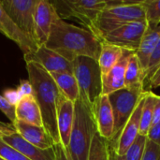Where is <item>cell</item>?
Here are the masks:
<instances>
[{
    "label": "cell",
    "mask_w": 160,
    "mask_h": 160,
    "mask_svg": "<svg viewBox=\"0 0 160 160\" xmlns=\"http://www.w3.org/2000/svg\"><path fill=\"white\" fill-rule=\"evenodd\" d=\"M158 96L154 94L152 91H145L144 102L142 111L141 116V126H140V135L146 136L152 127L153 124V115L154 109L157 102Z\"/></svg>",
    "instance_id": "603a6c76"
},
{
    "label": "cell",
    "mask_w": 160,
    "mask_h": 160,
    "mask_svg": "<svg viewBox=\"0 0 160 160\" xmlns=\"http://www.w3.org/2000/svg\"><path fill=\"white\" fill-rule=\"evenodd\" d=\"M144 82V73L135 52H132L128 60L126 68V86Z\"/></svg>",
    "instance_id": "cb8c5ba5"
},
{
    "label": "cell",
    "mask_w": 160,
    "mask_h": 160,
    "mask_svg": "<svg viewBox=\"0 0 160 160\" xmlns=\"http://www.w3.org/2000/svg\"><path fill=\"white\" fill-rule=\"evenodd\" d=\"M87 160H111L110 141L101 137L98 132H97L92 141Z\"/></svg>",
    "instance_id": "d4e9b609"
},
{
    "label": "cell",
    "mask_w": 160,
    "mask_h": 160,
    "mask_svg": "<svg viewBox=\"0 0 160 160\" xmlns=\"http://www.w3.org/2000/svg\"><path fill=\"white\" fill-rule=\"evenodd\" d=\"M148 138L146 136H142L138 135L134 142L130 145V147L128 149V151L125 154V158L126 160H142L144 151H145V146L147 142Z\"/></svg>",
    "instance_id": "4316f807"
},
{
    "label": "cell",
    "mask_w": 160,
    "mask_h": 160,
    "mask_svg": "<svg viewBox=\"0 0 160 160\" xmlns=\"http://www.w3.org/2000/svg\"><path fill=\"white\" fill-rule=\"evenodd\" d=\"M144 92L143 83H137L130 86H125L124 88L108 95L114 117V134L112 141L118 137L124 128Z\"/></svg>",
    "instance_id": "8992f818"
},
{
    "label": "cell",
    "mask_w": 160,
    "mask_h": 160,
    "mask_svg": "<svg viewBox=\"0 0 160 160\" xmlns=\"http://www.w3.org/2000/svg\"><path fill=\"white\" fill-rule=\"evenodd\" d=\"M146 86H147V89H156L158 87H160V66L153 73L151 78L144 83V90Z\"/></svg>",
    "instance_id": "836d02e7"
},
{
    "label": "cell",
    "mask_w": 160,
    "mask_h": 160,
    "mask_svg": "<svg viewBox=\"0 0 160 160\" xmlns=\"http://www.w3.org/2000/svg\"><path fill=\"white\" fill-rule=\"evenodd\" d=\"M145 11L146 22L149 26L156 27L160 24V0H142Z\"/></svg>",
    "instance_id": "484cf974"
},
{
    "label": "cell",
    "mask_w": 160,
    "mask_h": 160,
    "mask_svg": "<svg viewBox=\"0 0 160 160\" xmlns=\"http://www.w3.org/2000/svg\"><path fill=\"white\" fill-rule=\"evenodd\" d=\"M160 121V97L158 96L157 98V102L155 105V109H154V115H153V124L152 126L158 124Z\"/></svg>",
    "instance_id": "74e56055"
},
{
    "label": "cell",
    "mask_w": 160,
    "mask_h": 160,
    "mask_svg": "<svg viewBox=\"0 0 160 160\" xmlns=\"http://www.w3.org/2000/svg\"><path fill=\"white\" fill-rule=\"evenodd\" d=\"M74 113L75 103L62 94L57 105L56 119L60 142L65 148H67L69 143L70 134L74 122Z\"/></svg>",
    "instance_id": "9a60e30c"
},
{
    "label": "cell",
    "mask_w": 160,
    "mask_h": 160,
    "mask_svg": "<svg viewBox=\"0 0 160 160\" xmlns=\"http://www.w3.org/2000/svg\"><path fill=\"white\" fill-rule=\"evenodd\" d=\"M0 160H5V159H3V158H0Z\"/></svg>",
    "instance_id": "ab89813d"
},
{
    "label": "cell",
    "mask_w": 160,
    "mask_h": 160,
    "mask_svg": "<svg viewBox=\"0 0 160 160\" xmlns=\"http://www.w3.org/2000/svg\"><path fill=\"white\" fill-rule=\"evenodd\" d=\"M147 138H148V140L160 145V121L158 124L151 127V128L148 132Z\"/></svg>",
    "instance_id": "d590c367"
},
{
    "label": "cell",
    "mask_w": 160,
    "mask_h": 160,
    "mask_svg": "<svg viewBox=\"0 0 160 160\" xmlns=\"http://www.w3.org/2000/svg\"><path fill=\"white\" fill-rule=\"evenodd\" d=\"M39 0H0L1 6L15 24L35 41L34 17Z\"/></svg>",
    "instance_id": "9c48e42d"
},
{
    "label": "cell",
    "mask_w": 160,
    "mask_h": 160,
    "mask_svg": "<svg viewBox=\"0 0 160 160\" xmlns=\"http://www.w3.org/2000/svg\"><path fill=\"white\" fill-rule=\"evenodd\" d=\"M54 152H55V158L56 160H72L68 150L63 146V144L60 143H55L53 145Z\"/></svg>",
    "instance_id": "e575fe53"
},
{
    "label": "cell",
    "mask_w": 160,
    "mask_h": 160,
    "mask_svg": "<svg viewBox=\"0 0 160 160\" xmlns=\"http://www.w3.org/2000/svg\"><path fill=\"white\" fill-rule=\"evenodd\" d=\"M12 125L18 134H20L26 142L38 148L49 149L55 144L53 139L44 127L31 125L20 120H16Z\"/></svg>",
    "instance_id": "2e32d148"
},
{
    "label": "cell",
    "mask_w": 160,
    "mask_h": 160,
    "mask_svg": "<svg viewBox=\"0 0 160 160\" xmlns=\"http://www.w3.org/2000/svg\"><path fill=\"white\" fill-rule=\"evenodd\" d=\"M58 16L74 18L91 30L100 12L107 7L106 0H57L52 1Z\"/></svg>",
    "instance_id": "52a82bcc"
},
{
    "label": "cell",
    "mask_w": 160,
    "mask_h": 160,
    "mask_svg": "<svg viewBox=\"0 0 160 160\" xmlns=\"http://www.w3.org/2000/svg\"><path fill=\"white\" fill-rule=\"evenodd\" d=\"M72 64L80 96L93 105L102 95V72L98 62L91 57L78 56Z\"/></svg>",
    "instance_id": "5b68a950"
},
{
    "label": "cell",
    "mask_w": 160,
    "mask_h": 160,
    "mask_svg": "<svg viewBox=\"0 0 160 160\" xmlns=\"http://www.w3.org/2000/svg\"><path fill=\"white\" fill-rule=\"evenodd\" d=\"M51 76L54 80L60 92L75 103L80 98V89L74 74L70 72H57L52 73Z\"/></svg>",
    "instance_id": "7402d4cb"
},
{
    "label": "cell",
    "mask_w": 160,
    "mask_h": 160,
    "mask_svg": "<svg viewBox=\"0 0 160 160\" xmlns=\"http://www.w3.org/2000/svg\"><path fill=\"white\" fill-rule=\"evenodd\" d=\"M3 97L7 99V101L12 105V106H15L19 103V101L21 100V97L19 95V93L17 92V90L15 89H7L4 94H3Z\"/></svg>",
    "instance_id": "d6a6232c"
},
{
    "label": "cell",
    "mask_w": 160,
    "mask_h": 160,
    "mask_svg": "<svg viewBox=\"0 0 160 160\" xmlns=\"http://www.w3.org/2000/svg\"><path fill=\"white\" fill-rule=\"evenodd\" d=\"M17 92L19 93L21 98L27 97V96H34L33 86L29 80H22L20 81V84L17 87Z\"/></svg>",
    "instance_id": "1f68e13d"
},
{
    "label": "cell",
    "mask_w": 160,
    "mask_h": 160,
    "mask_svg": "<svg viewBox=\"0 0 160 160\" xmlns=\"http://www.w3.org/2000/svg\"><path fill=\"white\" fill-rule=\"evenodd\" d=\"M57 16V12L52 4L47 0H39L35 10L34 35L37 45L43 46L47 42L52 22Z\"/></svg>",
    "instance_id": "8fae6325"
},
{
    "label": "cell",
    "mask_w": 160,
    "mask_h": 160,
    "mask_svg": "<svg viewBox=\"0 0 160 160\" xmlns=\"http://www.w3.org/2000/svg\"><path fill=\"white\" fill-rule=\"evenodd\" d=\"M144 96L145 92L140 100L138 106L136 107L134 112L125 125L124 128L118 135L116 139L113 141H110L115 153L119 156H125L128 149L130 147V145L134 142L138 135L140 134V126H141V116H142V106L144 102Z\"/></svg>",
    "instance_id": "7c38bea8"
},
{
    "label": "cell",
    "mask_w": 160,
    "mask_h": 160,
    "mask_svg": "<svg viewBox=\"0 0 160 160\" xmlns=\"http://www.w3.org/2000/svg\"><path fill=\"white\" fill-rule=\"evenodd\" d=\"M146 20L142 1H107L91 31L100 39L109 32L128 22Z\"/></svg>",
    "instance_id": "277c9868"
},
{
    "label": "cell",
    "mask_w": 160,
    "mask_h": 160,
    "mask_svg": "<svg viewBox=\"0 0 160 160\" xmlns=\"http://www.w3.org/2000/svg\"><path fill=\"white\" fill-rule=\"evenodd\" d=\"M142 160H160V145L147 140L145 151Z\"/></svg>",
    "instance_id": "f546056e"
},
{
    "label": "cell",
    "mask_w": 160,
    "mask_h": 160,
    "mask_svg": "<svg viewBox=\"0 0 160 160\" xmlns=\"http://www.w3.org/2000/svg\"><path fill=\"white\" fill-rule=\"evenodd\" d=\"M16 133V129L12 124H6L0 122V139Z\"/></svg>",
    "instance_id": "8d00e7d4"
},
{
    "label": "cell",
    "mask_w": 160,
    "mask_h": 160,
    "mask_svg": "<svg viewBox=\"0 0 160 160\" xmlns=\"http://www.w3.org/2000/svg\"><path fill=\"white\" fill-rule=\"evenodd\" d=\"M29 82L33 86L34 97L38 103L42 123L55 143H60L57 128V105L62 93L54 80L41 66L34 62L26 63Z\"/></svg>",
    "instance_id": "7a4b0ae2"
},
{
    "label": "cell",
    "mask_w": 160,
    "mask_h": 160,
    "mask_svg": "<svg viewBox=\"0 0 160 160\" xmlns=\"http://www.w3.org/2000/svg\"><path fill=\"white\" fill-rule=\"evenodd\" d=\"M98 132L92 105L83 98L75 101L74 122L68 146L66 148L72 160H87L92 141Z\"/></svg>",
    "instance_id": "3957f363"
},
{
    "label": "cell",
    "mask_w": 160,
    "mask_h": 160,
    "mask_svg": "<svg viewBox=\"0 0 160 160\" xmlns=\"http://www.w3.org/2000/svg\"><path fill=\"white\" fill-rule=\"evenodd\" d=\"M0 32L7 38L14 41L22 50L23 54L36 52L38 48L37 43L25 35L7 14L0 3Z\"/></svg>",
    "instance_id": "5bb4252c"
},
{
    "label": "cell",
    "mask_w": 160,
    "mask_h": 160,
    "mask_svg": "<svg viewBox=\"0 0 160 160\" xmlns=\"http://www.w3.org/2000/svg\"><path fill=\"white\" fill-rule=\"evenodd\" d=\"M160 66V37L159 40H158V43L157 45V48L152 55V58L150 60V63H149V66H148V69L145 73V79H144V82H143V85L144 83L151 78V76L153 75V73L157 70V68Z\"/></svg>",
    "instance_id": "f1b7e54d"
},
{
    "label": "cell",
    "mask_w": 160,
    "mask_h": 160,
    "mask_svg": "<svg viewBox=\"0 0 160 160\" xmlns=\"http://www.w3.org/2000/svg\"><path fill=\"white\" fill-rule=\"evenodd\" d=\"M0 111L12 122V124L16 121L15 106L10 105L2 95H0Z\"/></svg>",
    "instance_id": "4dcf8cb0"
},
{
    "label": "cell",
    "mask_w": 160,
    "mask_h": 160,
    "mask_svg": "<svg viewBox=\"0 0 160 160\" xmlns=\"http://www.w3.org/2000/svg\"><path fill=\"white\" fill-rule=\"evenodd\" d=\"M7 144L19 151L30 160H56L54 148L41 149L26 142L17 132L2 139Z\"/></svg>",
    "instance_id": "e0dca14e"
},
{
    "label": "cell",
    "mask_w": 160,
    "mask_h": 160,
    "mask_svg": "<svg viewBox=\"0 0 160 160\" xmlns=\"http://www.w3.org/2000/svg\"><path fill=\"white\" fill-rule=\"evenodd\" d=\"M126 51L127 50H124L116 45L101 40V49L98 62L102 75L108 73L121 60Z\"/></svg>",
    "instance_id": "44dd1931"
},
{
    "label": "cell",
    "mask_w": 160,
    "mask_h": 160,
    "mask_svg": "<svg viewBox=\"0 0 160 160\" xmlns=\"http://www.w3.org/2000/svg\"><path fill=\"white\" fill-rule=\"evenodd\" d=\"M0 158L5 160H30L0 139Z\"/></svg>",
    "instance_id": "83f0119b"
},
{
    "label": "cell",
    "mask_w": 160,
    "mask_h": 160,
    "mask_svg": "<svg viewBox=\"0 0 160 160\" xmlns=\"http://www.w3.org/2000/svg\"><path fill=\"white\" fill-rule=\"evenodd\" d=\"M16 120L31 125L43 127L40 109L34 96H27L21 98L15 107Z\"/></svg>",
    "instance_id": "ffe728a7"
},
{
    "label": "cell",
    "mask_w": 160,
    "mask_h": 160,
    "mask_svg": "<svg viewBox=\"0 0 160 160\" xmlns=\"http://www.w3.org/2000/svg\"><path fill=\"white\" fill-rule=\"evenodd\" d=\"M147 27L148 23L146 20L128 22L109 32L101 40L135 52L140 46Z\"/></svg>",
    "instance_id": "ba28073f"
},
{
    "label": "cell",
    "mask_w": 160,
    "mask_h": 160,
    "mask_svg": "<svg viewBox=\"0 0 160 160\" xmlns=\"http://www.w3.org/2000/svg\"><path fill=\"white\" fill-rule=\"evenodd\" d=\"M98 132L108 141H112L114 134V117L108 96L101 95L92 105Z\"/></svg>",
    "instance_id": "4fadbf2b"
},
{
    "label": "cell",
    "mask_w": 160,
    "mask_h": 160,
    "mask_svg": "<svg viewBox=\"0 0 160 160\" xmlns=\"http://www.w3.org/2000/svg\"><path fill=\"white\" fill-rule=\"evenodd\" d=\"M26 63L34 62L41 66L50 74L57 72L73 73V64L56 52L48 49L45 45L39 46L32 53L23 54Z\"/></svg>",
    "instance_id": "30bf717a"
},
{
    "label": "cell",
    "mask_w": 160,
    "mask_h": 160,
    "mask_svg": "<svg viewBox=\"0 0 160 160\" xmlns=\"http://www.w3.org/2000/svg\"><path fill=\"white\" fill-rule=\"evenodd\" d=\"M110 159L111 160H126L124 156H119L115 153L111 142H110Z\"/></svg>",
    "instance_id": "f35d334b"
},
{
    "label": "cell",
    "mask_w": 160,
    "mask_h": 160,
    "mask_svg": "<svg viewBox=\"0 0 160 160\" xmlns=\"http://www.w3.org/2000/svg\"><path fill=\"white\" fill-rule=\"evenodd\" d=\"M45 46L69 62H73L78 56H87L98 60L101 39L87 28L66 22L57 14Z\"/></svg>",
    "instance_id": "6da1fadb"
},
{
    "label": "cell",
    "mask_w": 160,
    "mask_h": 160,
    "mask_svg": "<svg viewBox=\"0 0 160 160\" xmlns=\"http://www.w3.org/2000/svg\"><path fill=\"white\" fill-rule=\"evenodd\" d=\"M160 37V24L158 26L147 27L142 41L140 43V46L138 50L135 52L136 55L139 58V61L141 63L142 68L144 73V79H145V73L148 69V66L150 63V60L152 58V55L157 48V45L158 43Z\"/></svg>",
    "instance_id": "d6986e66"
},
{
    "label": "cell",
    "mask_w": 160,
    "mask_h": 160,
    "mask_svg": "<svg viewBox=\"0 0 160 160\" xmlns=\"http://www.w3.org/2000/svg\"><path fill=\"white\" fill-rule=\"evenodd\" d=\"M134 52L126 51L121 60L105 75H102V95H110L126 86V68L129 55Z\"/></svg>",
    "instance_id": "ac0fdd59"
}]
</instances>
